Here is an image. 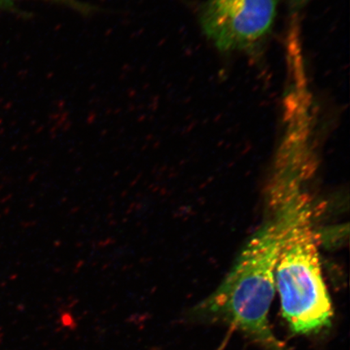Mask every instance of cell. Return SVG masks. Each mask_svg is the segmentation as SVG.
Returning <instances> with one entry per match:
<instances>
[{
  "instance_id": "3",
  "label": "cell",
  "mask_w": 350,
  "mask_h": 350,
  "mask_svg": "<svg viewBox=\"0 0 350 350\" xmlns=\"http://www.w3.org/2000/svg\"><path fill=\"white\" fill-rule=\"evenodd\" d=\"M278 0H208L200 24L221 52H252L272 31Z\"/></svg>"
},
{
  "instance_id": "2",
  "label": "cell",
  "mask_w": 350,
  "mask_h": 350,
  "mask_svg": "<svg viewBox=\"0 0 350 350\" xmlns=\"http://www.w3.org/2000/svg\"><path fill=\"white\" fill-rule=\"evenodd\" d=\"M305 201L297 196L286 204L287 226L275 270L282 316L297 334L325 329L334 317L323 277L318 236Z\"/></svg>"
},
{
  "instance_id": "6",
  "label": "cell",
  "mask_w": 350,
  "mask_h": 350,
  "mask_svg": "<svg viewBox=\"0 0 350 350\" xmlns=\"http://www.w3.org/2000/svg\"><path fill=\"white\" fill-rule=\"evenodd\" d=\"M295 1L296 3H304L305 1H306V0H295Z\"/></svg>"
},
{
  "instance_id": "4",
  "label": "cell",
  "mask_w": 350,
  "mask_h": 350,
  "mask_svg": "<svg viewBox=\"0 0 350 350\" xmlns=\"http://www.w3.org/2000/svg\"><path fill=\"white\" fill-rule=\"evenodd\" d=\"M21 1H23V0H0V10H15L17 3ZM42 1L59 4V5L68 8L69 10L77 12L84 16H91L99 11L98 8L82 2L81 0H42Z\"/></svg>"
},
{
  "instance_id": "5",
  "label": "cell",
  "mask_w": 350,
  "mask_h": 350,
  "mask_svg": "<svg viewBox=\"0 0 350 350\" xmlns=\"http://www.w3.org/2000/svg\"><path fill=\"white\" fill-rule=\"evenodd\" d=\"M228 340L229 338H226L224 340H223L221 344L219 345L218 348L216 350H226L227 344H228Z\"/></svg>"
},
{
  "instance_id": "1",
  "label": "cell",
  "mask_w": 350,
  "mask_h": 350,
  "mask_svg": "<svg viewBox=\"0 0 350 350\" xmlns=\"http://www.w3.org/2000/svg\"><path fill=\"white\" fill-rule=\"evenodd\" d=\"M287 221L284 207L278 218L254 234L220 286L196 306V317L226 325L266 350H290L274 335L269 319Z\"/></svg>"
}]
</instances>
